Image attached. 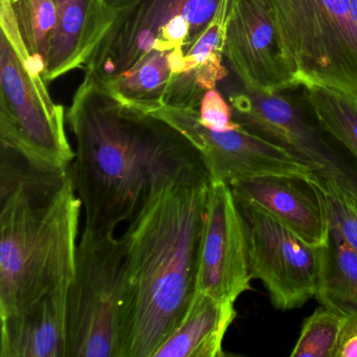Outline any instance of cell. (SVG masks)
Here are the masks:
<instances>
[{
  "mask_svg": "<svg viewBox=\"0 0 357 357\" xmlns=\"http://www.w3.org/2000/svg\"><path fill=\"white\" fill-rule=\"evenodd\" d=\"M124 292L122 238L84 227L68 286L66 357H120Z\"/></svg>",
  "mask_w": 357,
  "mask_h": 357,
  "instance_id": "obj_5",
  "label": "cell"
},
{
  "mask_svg": "<svg viewBox=\"0 0 357 357\" xmlns=\"http://www.w3.org/2000/svg\"><path fill=\"white\" fill-rule=\"evenodd\" d=\"M237 204L245 223L252 279L262 282L275 308H300L317 294L325 245H310L263 211Z\"/></svg>",
  "mask_w": 357,
  "mask_h": 357,
  "instance_id": "obj_9",
  "label": "cell"
},
{
  "mask_svg": "<svg viewBox=\"0 0 357 357\" xmlns=\"http://www.w3.org/2000/svg\"><path fill=\"white\" fill-rule=\"evenodd\" d=\"M314 298L334 312L357 319V252L330 225Z\"/></svg>",
  "mask_w": 357,
  "mask_h": 357,
  "instance_id": "obj_17",
  "label": "cell"
},
{
  "mask_svg": "<svg viewBox=\"0 0 357 357\" xmlns=\"http://www.w3.org/2000/svg\"><path fill=\"white\" fill-rule=\"evenodd\" d=\"M220 3L221 0H129L112 9L114 22L87 60L84 78L106 86L148 54L160 51V31L173 18L187 16L206 31Z\"/></svg>",
  "mask_w": 357,
  "mask_h": 357,
  "instance_id": "obj_8",
  "label": "cell"
},
{
  "mask_svg": "<svg viewBox=\"0 0 357 357\" xmlns=\"http://www.w3.org/2000/svg\"><path fill=\"white\" fill-rule=\"evenodd\" d=\"M81 210L70 168L43 170L1 146L0 317L70 284Z\"/></svg>",
  "mask_w": 357,
  "mask_h": 357,
  "instance_id": "obj_3",
  "label": "cell"
},
{
  "mask_svg": "<svg viewBox=\"0 0 357 357\" xmlns=\"http://www.w3.org/2000/svg\"><path fill=\"white\" fill-rule=\"evenodd\" d=\"M283 91L244 89L231 97L234 119L244 128L296 156L321 178L357 196V171Z\"/></svg>",
  "mask_w": 357,
  "mask_h": 357,
  "instance_id": "obj_7",
  "label": "cell"
},
{
  "mask_svg": "<svg viewBox=\"0 0 357 357\" xmlns=\"http://www.w3.org/2000/svg\"><path fill=\"white\" fill-rule=\"evenodd\" d=\"M291 86L357 98V32L349 0H271Z\"/></svg>",
  "mask_w": 357,
  "mask_h": 357,
  "instance_id": "obj_4",
  "label": "cell"
},
{
  "mask_svg": "<svg viewBox=\"0 0 357 357\" xmlns=\"http://www.w3.org/2000/svg\"><path fill=\"white\" fill-rule=\"evenodd\" d=\"M225 56L244 89H290L271 0H231Z\"/></svg>",
  "mask_w": 357,
  "mask_h": 357,
  "instance_id": "obj_12",
  "label": "cell"
},
{
  "mask_svg": "<svg viewBox=\"0 0 357 357\" xmlns=\"http://www.w3.org/2000/svg\"><path fill=\"white\" fill-rule=\"evenodd\" d=\"M70 167L85 227L114 231L173 185H208L197 148L178 129L84 78L68 108Z\"/></svg>",
  "mask_w": 357,
  "mask_h": 357,
  "instance_id": "obj_1",
  "label": "cell"
},
{
  "mask_svg": "<svg viewBox=\"0 0 357 357\" xmlns=\"http://www.w3.org/2000/svg\"><path fill=\"white\" fill-rule=\"evenodd\" d=\"M348 317L326 307L317 308L303 323L291 357H337Z\"/></svg>",
  "mask_w": 357,
  "mask_h": 357,
  "instance_id": "obj_20",
  "label": "cell"
},
{
  "mask_svg": "<svg viewBox=\"0 0 357 357\" xmlns=\"http://www.w3.org/2000/svg\"><path fill=\"white\" fill-rule=\"evenodd\" d=\"M235 302L196 291L183 321L154 357H222L223 340L236 319Z\"/></svg>",
  "mask_w": 357,
  "mask_h": 357,
  "instance_id": "obj_16",
  "label": "cell"
},
{
  "mask_svg": "<svg viewBox=\"0 0 357 357\" xmlns=\"http://www.w3.org/2000/svg\"><path fill=\"white\" fill-rule=\"evenodd\" d=\"M349 3H350L351 17L357 32V0H349Z\"/></svg>",
  "mask_w": 357,
  "mask_h": 357,
  "instance_id": "obj_24",
  "label": "cell"
},
{
  "mask_svg": "<svg viewBox=\"0 0 357 357\" xmlns=\"http://www.w3.org/2000/svg\"><path fill=\"white\" fill-rule=\"evenodd\" d=\"M31 72L45 78L56 28L54 0H9Z\"/></svg>",
  "mask_w": 357,
  "mask_h": 357,
  "instance_id": "obj_18",
  "label": "cell"
},
{
  "mask_svg": "<svg viewBox=\"0 0 357 357\" xmlns=\"http://www.w3.org/2000/svg\"><path fill=\"white\" fill-rule=\"evenodd\" d=\"M337 357H357V319H347Z\"/></svg>",
  "mask_w": 357,
  "mask_h": 357,
  "instance_id": "obj_23",
  "label": "cell"
},
{
  "mask_svg": "<svg viewBox=\"0 0 357 357\" xmlns=\"http://www.w3.org/2000/svg\"><path fill=\"white\" fill-rule=\"evenodd\" d=\"M198 116L199 122L206 128L218 132L241 127V124L234 120L233 107L227 104L216 89H210L204 93L200 102Z\"/></svg>",
  "mask_w": 357,
  "mask_h": 357,
  "instance_id": "obj_22",
  "label": "cell"
},
{
  "mask_svg": "<svg viewBox=\"0 0 357 357\" xmlns=\"http://www.w3.org/2000/svg\"><path fill=\"white\" fill-rule=\"evenodd\" d=\"M56 28L45 72L49 83L84 68L114 20L105 0H54Z\"/></svg>",
  "mask_w": 357,
  "mask_h": 357,
  "instance_id": "obj_15",
  "label": "cell"
},
{
  "mask_svg": "<svg viewBox=\"0 0 357 357\" xmlns=\"http://www.w3.org/2000/svg\"><path fill=\"white\" fill-rule=\"evenodd\" d=\"M0 142L47 171L68 170L75 158L66 130L63 106L31 72L17 45L0 35Z\"/></svg>",
  "mask_w": 357,
  "mask_h": 357,
  "instance_id": "obj_6",
  "label": "cell"
},
{
  "mask_svg": "<svg viewBox=\"0 0 357 357\" xmlns=\"http://www.w3.org/2000/svg\"><path fill=\"white\" fill-rule=\"evenodd\" d=\"M229 185L239 204L263 211L310 245L327 243V214L319 193L306 179L266 175L236 179Z\"/></svg>",
  "mask_w": 357,
  "mask_h": 357,
  "instance_id": "obj_13",
  "label": "cell"
},
{
  "mask_svg": "<svg viewBox=\"0 0 357 357\" xmlns=\"http://www.w3.org/2000/svg\"><path fill=\"white\" fill-rule=\"evenodd\" d=\"M208 185H173L128 222L120 357H154L196 294Z\"/></svg>",
  "mask_w": 357,
  "mask_h": 357,
  "instance_id": "obj_2",
  "label": "cell"
},
{
  "mask_svg": "<svg viewBox=\"0 0 357 357\" xmlns=\"http://www.w3.org/2000/svg\"><path fill=\"white\" fill-rule=\"evenodd\" d=\"M306 89L317 124L357 160V98L328 87Z\"/></svg>",
  "mask_w": 357,
  "mask_h": 357,
  "instance_id": "obj_19",
  "label": "cell"
},
{
  "mask_svg": "<svg viewBox=\"0 0 357 357\" xmlns=\"http://www.w3.org/2000/svg\"><path fill=\"white\" fill-rule=\"evenodd\" d=\"M151 114L170 123L197 148L212 181L229 183L266 175L307 179L313 174L296 156L242 125L234 130L218 132L202 125L197 109L165 105Z\"/></svg>",
  "mask_w": 357,
  "mask_h": 357,
  "instance_id": "obj_10",
  "label": "cell"
},
{
  "mask_svg": "<svg viewBox=\"0 0 357 357\" xmlns=\"http://www.w3.org/2000/svg\"><path fill=\"white\" fill-rule=\"evenodd\" d=\"M306 181L319 193L329 225L357 252V196L338 183L314 174Z\"/></svg>",
  "mask_w": 357,
  "mask_h": 357,
  "instance_id": "obj_21",
  "label": "cell"
},
{
  "mask_svg": "<svg viewBox=\"0 0 357 357\" xmlns=\"http://www.w3.org/2000/svg\"><path fill=\"white\" fill-rule=\"evenodd\" d=\"M68 286L0 317V357H66Z\"/></svg>",
  "mask_w": 357,
  "mask_h": 357,
  "instance_id": "obj_14",
  "label": "cell"
},
{
  "mask_svg": "<svg viewBox=\"0 0 357 357\" xmlns=\"http://www.w3.org/2000/svg\"><path fill=\"white\" fill-rule=\"evenodd\" d=\"M252 280L241 211L229 183L212 181L198 254L196 291L236 302L250 289Z\"/></svg>",
  "mask_w": 357,
  "mask_h": 357,
  "instance_id": "obj_11",
  "label": "cell"
}]
</instances>
